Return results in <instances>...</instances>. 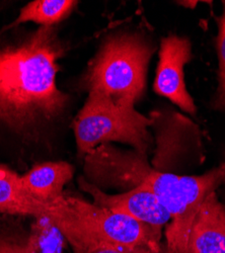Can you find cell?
<instances>
[{
    "mask_svg": "<svg viewBox=\"0 0 225 253\" xmlns=\"http://www.w3.org/2000/svg\"><path fill=\"white\" fill-rule=\"evenodd\" d=\"M56 27L0 28V148L32 160L56 149L71 96L58 85L66 48Z\"/></svg>",
    "mask_w": 225,
    "mask_h": 253,
    "instance_id": "cell-1",
    "label": "cell"
},
{
    "mask_svg": "<svg viewBox=\"0 0 225 253\" xmlns=\"http://www.w3.org/2000/svg\"><path fill=\"white\" fill-rule=\"evenodd\" d=\"M155 46L144 35L122 32L108 37L89 63L80 80L85 90L133 107L146 89V77Z\"/></svg>",
    "mask_w": 225,
    "mask_h": 253,
    "instance_id": "cell-2",
    "label": "cell"
},
{
    "mask_svg": "<svg viewBox=\"0 0 225 253\" xmlns=\"http://www.w3.org/2000/svg\"><path fill=\"white\" fill-rule=\"evenodd\" d=\"M48 218L63 236L85 237L115 245L147 246L161 251V231L93 202L63 195L45 204Z\"/></svg>",
    "mask_w": 225,
    "mask_h": 253,
    "instance_id": "cell-3",
    "label": "cell"
},
{
    "mask_svg": "<svg viewBox=\"0 0 225 253\" xmlns=\"http://www.w3.org/2000/svg\"><path fill=\"white\" fill-rule=\"evenodd\" d=\"M152 121L133 107L116 104L106 96L90 92L72 122L77 154L84 158L103 144H126L148 156L153 147Z\"/></svg>",
    "mask_w": 225,
    "mask_h": 253,
    "instance_id": "cell-4",
    "label": "cell"
},
{
    "mask_svg": "<svg viewBox=\"0 0 225 253\" xmlns=\"http://www.w3.org/2000/svg\"><path fill=\"white\" fill-rule=\"evenodd\" d=\"M225 180L224 164L202 175H180L153 169L145 180L171 215L166 230L167 253H185L190 222L195 211Z\"/></svg>",
    "mask_w": 225,
    "mask_h": 253,
    "instance_id": "cell-5",
    "label": "cell"
},
{
    "mask_svg": "<svg viewBox=\"0 0 225 253\" xmlns=\"http://www.w3.org/2000/svg\"><path fill=\"white\" fill-rule=\"evenodd\" d=\"M83 159V177L104 192L130 191L144 183L153 171L147 155L133 149H121L113 144L97 146Z\"/></svg>",
    "mask_w": 225,
    "mask_h": 253,
    "instance_id": "cell-6",
    "label": "cell"
},
{
    "mask_svg": "<svg viewBox=\"0 0 225 253\" xmlns=\"http://www.w3.org/2000/svg\"><path fill=\"white\" fill-rule=\"evenodd\" d=\"M154 131L153 169L159 172L177 170L188 157L201 156V137L198 126L180 114L151 113Z\"/></svg>",
    "mask_w": 225,
    "mask_h": 253,
    "instance_id": "cell-7",
    "label": "cell"
},
{
    "mask_svg": "<svg viewBox=\"0 0 225 253\" xmlns=\"http://www.w3.org/2000/svg\"><path fill=\"white\" fill-rule=\"evenodd\" d=\"M192 57V44L189 39L176 35L163 38L153 89L157 94L169 98L183 112L195 115L197 107L185 81V66Z\"/></svg>",
    "mask_w": 225,
    "mask_h": 253,
    "instance_id": "cell-8",
    "label": "cell"
},
{
    "mask_svg": "<svg viewBox=\"0 0 225 253\" xmlns=\"http://www.w3.org/2000/svg\"><path fill=\"white\" fill-rule=\"evenodd\" d=\"M78 185L92 198L94 204L129 216L156 230L162 231L171 222V215L145 183L117 194L101 191L86 181L83 176L78 178Z\"/></svg>",
    "mask_w": 225,
    "mask_h": 253,
    "instance_id": "cell-9",
    "label": "cell"
},
{
    "mask_svg": "<svg viewBox=\"0 0 225 253\" xmlns=\"http://www.w3.org/2000/svg\"><path fill=\"white\" fill-rule=\"evenodd\" d=\"M185 253H225V206L216 191L209 193L195 211Z\"/></svg>",
    "mask_w": 225,
    "mask_h": 253,
    "instance_id": "cell-10",
    "label": "cell"
},
{
    "mask_svg": "<svg viewBox=\"0 0 225 253\" xmlns=\"http://www.w3.org/2000/svg\"><path fill=\"white\" fill-rule=\"evenodd\" d=\"M74 167L66 161H45L35 164L20 174L26 193L36 201L48 204L64 195V188L73 178Z\"/></svg>",
    "mask_w": 225,
    "mask_h": 253,
    "instance_id": "cell-11",
    "label": "cell"
},
{
    "mask_svg": "<svg viewBox=\"0 0 225 253\" xmlns=\"http://www.w3.org/2000/svg\"><path fill=\"white\" fill-rule=\"evenodd\" d=\"M19 176V173L13 171L0 177V215L34 219L44 217L45 205L26 193Z\"/></svg>",
    "mask_w": 225,
    "mask_h": 253,
    "instance_id": "cell-12",
    "label": "cell"
},
{
    "mask_svg": "<svg viewBox=\"0 0 225 253\" xmlns=\"http://www.w3.org/2000/svg\"><path fill=\"white\" fill-rule=\"evenodd\" d=\"M77 3L72 0H35L20 8L13 24L23 26L32 23L39 27H55L72 12Z\"/></svg>",
    "mask_w": 225,
    "mask_h": 253,
    "instance_id": "cell-13",
    "label": "cell"
},
{
    "mask_svg": "<svg viewBox=\"0 0 225 253\" xmlns=\"http://www.w3.org/2000/svg\"><path fill=\"white\" fill-rule=\"evenodd\" d=\"M16 218L0 215V253H37L31 231Z\"/></svg>",
    "mask_w": 225,
    "mask_h": 253,
    "instance_id": "cell-14",
    "label": "cell"
},
{
    "mask_svg": "<svg viewBox=\"0 0 225 253\" xmlns=\"http://www.w3.org/2000/svg\"><path fill=\"white\" fill-rule=\"evenodd\" d=\"M30 231L37 253H63L67 241L48 218H35Z\"/></svg>",
    "mask_w": 225,
    "mask_h": 253,
    "instance_id": "cell-15",
    "label": "cell"
},
{
    "mask_svg": "<svg viewBox=\"0 0 225 253\" xmlns=\"http://www.w3.org/2000/svg\"><path fill=\"white\" fill-rule=\"evenodd\" d=\"M73 253H158L147 246L115 245L85 237L66 238Z\"/></svg>",
    "mask_w": 225,
    "mask_h": 253,
    "instance_id": "cell-16",
    "label": "cell"
},
{
    "mask_svg": "<svg viewBox=\"0 0 225 253\" xmlns=\"http://www.w3.org/2000/svg\"><path fill=\"white\" fill-rule=\"evenodd\" d=\"M222 13L217 18V55H218V86L213 98L212 107L218 111H225V1L222 2Z\"/></svg>",
    "mask_w": 225,
    "mask_h": 253,
    "instance_id": "cell-17",
    "label": "cell"
},
{
    "mask_svg": "<svg viewBox=\"0 0 225 253\" xmlns=\"http://www.w3.org/2000/svg\"><path fill=\"white\" fill-rule=\"evenodd\" d=\"M224 166H225V163H224Z\"/></svg>",
    "mask_w": 225,
    "mask_h": 253,
    "instance_id": "cell-18",
    "label": "cell"
}]
</instances>
